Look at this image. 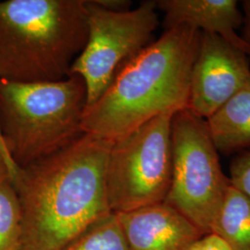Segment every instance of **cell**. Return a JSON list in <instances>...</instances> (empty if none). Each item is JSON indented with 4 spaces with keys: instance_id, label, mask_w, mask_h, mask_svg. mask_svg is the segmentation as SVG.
I'll list each match as a JSON object with an SVG mask.
<instances>
[{
    "instance_id": "cell-3",
    "label": "cell",
    "mask_w": 250,
    "mask_h": 250,
    "mask_svg": "<svg viewBox=\"0 0 250 250\" xmlns=\"http://www.w3.org/2000/svg\"><path fill=\"white\" fill-rule=\"evenodd\" d=\"M87 36L86 0L0 1V79L63 80Z\"/></svg>"
},
{
    "instance_id": "cell-14",
    "label": "cell",
    "mask_w": 250,
    "mask_h": 250,
    "mask_svg": "<svg viewBox=\"0 0 250 250\" xmlns=\"http://www.w3.org/2000/svg\"><path fill=\"white\" fill-rule=\"evenodd\" d=\"M22 213L16 188L9 178L0 181V250H20Z\"/></svg>"
},
{
    "instance_id": "cell-1",
    "label": "cell",
    "mask_w": 250,
    "mask_h": 250,
    "mask_svg": "<svg viewBox=\"0 0 250 250\" xmlns=\"http://www.w3.org/2000/svg\"><path fill=\"white\" fill-rule=\"evenodd\" d=\"M112 144L83 133L62 150L20 170L13 183L22 213L20 250H64L112 212L106 190Z\"/></svg>"
},
{
    "instance_id": "cell-17",
    "label": "cell",
    "mask_w": 250,
    "mask_h": 250,
    "mask_svg": "<svg viewBox=\"0 0 250 250\" xmlns=\"http://www.w3.org/2000/svg\"><path fill=\"white\" fill-rule=\"evenodd\" d=\"M20 170L9 155L0 146V181L9 178L13 184Z\"/></svg>"
},
{
    "instance_id": "cell-2",
    "label": "cell",
    "mask_w": 250,
    "mask_h": 250,
    "mask_svg": "<svg viewBox=\"0 0 250 250\" xmlns=\"http://www.w3.org/2000/svg\"><path fill=\"white\" fill-rule=\"evenodd\" d=\"M200 35L187 25L165 30L85 108L83 132L114 142L157 117L188 109Z\"/></svg>"
},
{
    "instance_id": "cell-20",
    "label": "cell",
    "mask_w": 250,
    "mask_h": 250,
    "mask_svg": "<svg viewBox=\"0 0 250 250\" xmlns=\"http://www.w3.org/2000/svg\"><path fill=\"white\" fill-rule=\"evenodd\" d=\"M0 146L4 149V151L6 152L8 155H9V153L7 151V149H6V147H5V145H4V142H3V139H2V136H1V133H0ZM10 157V156H9ZM11 159V158H10Z\"/></svg>"
},
{
    "instance_id": "cell-18",
    "label": "cell",
    "mask_w": 250,
    "mask_h": 250,
    "mask_svg": "<svg viewBox=\"0 0 250 250\" xmlns=\"http://www.w3.org/2000/svg\"><path fill=\"white\" fill-rule=\"evenodd\" d=\"M97 3L105 9L124 11L128 10L132 6V2L128 0H96Z\"/></svg>"
},
{
    "instance_id": "cell-10",
    "label": "cell",
    "mask_w": 250,
    "mask_h": 250,
    "mask_svg": "<svg viewBox=\"0 0 250 250\" xmlns=\"http://www.w3.org/2000/svg\"><path fill=\"white\" fill-rule=\"evenodd\" d=\"M156 6L164 14V30L193 27L202 33L221 36L250 57V45L236 34L244 21L237 1L158 0Z\"/></svg>"
},
{
    "instance_id": "cell-19",
    "label": "cell",
    "mask_w": 250,
    "mask_h": 250,
    "mask_svg": "<svg viewBox=\"0 0 250 250\" xmlns=\"http://www.w3.org/2000/svg\"><path fill=\"white\" fill-rule=\"evenodd\" d=\"M243 34L241 37L245 40L246 43L250 45V0L243 1Z\"/></svg>"
},
{
    "instance_id": "cell-16",
    "label": "cell",
    "mask_w": 250,
    "mask_h": 250,
    "mask_svg": "<svg viewBox=\"0 0 250 250\" xmlns=\"http://www.w3.org/2000/svg\"><path fill=\"white\" fill-rule=\"evenodd\" d=\"M189 250H232L230 246L213 232L203 235L195 242Z\"/></svg>"
},
{
    "instance_id": "cell-13",
    "label": "cell",
    "mask_w": 250,
    "mask_h": 250,
    "mask_svg": "<svg viewBox=\"0 0 250 250\" xmlns=\"http://www.w3.org/2000/svg\"><path fill=\"white\" fill-rule=\"evenodd\" d=\"M64 250H131L115 213L91 224Z\"/></svg>"
},
{
    "instance_id": "cell-8",
    "label": "cell",
    "mask_w": 250,
    "mask_h": 250,
    "mask_svg": "<svg viewBox=\"0 0 250 250\" xmlns=\"http://www.w3.org/2000/svg\"><path fill=\"white\" fill-rule=\"evenodd\" d=\"M250 80L249 56L221 36L201 32L188 109L206 120Z\"/></svg>"
},
{
    "instance_id": "cell-11",
    "label": "cell",
    "mask_w": 250,
    "mask_h": 250,
    "mask_svg": "<svg viewBox=\"0 0 250 250\" xmlns=\"http://www.w3.org/2000/svg\"><path fill=\"white\" fill-rule=\"evenodd\" d=\"M218 152L231 154L250 148V80L206 119Z\"/></svg>"
},
{
    "instance_id": "cell-5",
    "label": "cell",
    "mask_w": 250,
    "mask_h": 250,
    "mask_svg": "<svg viewBox=\"0 0 250 250\" xmlns=\"http://www.w3.org/2000/svg\"><path fill=\"white\" fill-rule=\"evenodd\" d=\"M171 147L172 175L164 203L204 234L210 233L231 185L206 120L188 109L175 113L171 120Z\"/></svg>"
},
{
    "instance_id": "cell-15",
    "label": "cell",
    "mask_w": 250,
    "mask_h": 250,
    "mask_svg": "<svg viewBox=\"0 0 250 250\" xmlns=\"http://www.w3.org/2000/svg\"><path fill=\"white\" fill-rule=\"evenodd\" d=\"M230 185L250 199V148L238 153L230 165Z\"/></svg>"
},
{
    "instance_id": "cell-7",
    "label": "cell",
    "mask_w": 250,
    "mask_h": 250,
    "mask_svg": "<svg viewBox=\"0 0 250 250\" xmlns=\"http://www.w3.org/2000/svg\"><path fill=\"white\" fill-rule=\"evenodd\" d=\"M88 36L70 75H78L87 90V106L104 94L125 64L151 44L159 26L156 1H143L124 11L105 9L86 0Z\"/></svg>"
},
{
    "instance_id": "cell-9",
    "label": "cell",
    "mask_w": 250,
    "mask_h": 250,
    "mask_svg": "<svg viewBox=\"0 0 250 250\" xmlns=\"http://www.w3.org/2000/svg\"><path fill=\"white\" fill-rule=\"evenodd\" d=\"M115 214L131 250H189L205 235L164 202Z\"/></svg>"
},
{
    "instance_id": "cell-4",
    "label": "cell",
    "mask_w": 250,
    "mask_h": 250,
    "mask_svg": "<svg viewBox=\"0 0 250 250\" xmlns=\"http://www.w3.org/2000/svg\"><path fill=\"white\" fill-rule=\"evenodd\" d=\"M87 90L78 75L44 83L0 79V133L20 169L62 150L83 134Z\"/></svg>"
},
{
    "instance_id": "cell-6",
    "label": "cell",
    "mask_w": 250,
    "mask_h": 250,
    "mask_svg": "<svg viewBox=\"0 0 250 250\" xmlns=\"http://www.w3.org/2000/svg\"><path fill=\"white\" fill-rule=\"evenodd\" d=\"M173 115L157 117L112 144L106 167V190L113 213L164 202L172 175Z\"/></svg>"
},
{
    "instance_id": "cell-12",
    "label": "cell",
    "mask_w": 250,
    "mask_h": 250,
    "mask_svg": "<svg viewBox=\"0 0 250 250\" xmlns=\"http://www.w3.org/2000/svg\"><path fill=\"white\" fill-rule=\"evenodd\" d=\"M232 250H250V199L230 186L211 227Z\"/></svg>"
}]
</instances>
